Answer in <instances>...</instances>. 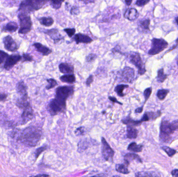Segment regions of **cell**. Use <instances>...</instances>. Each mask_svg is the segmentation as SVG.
I'll use <instances>...</instances> for the list:
<instances>
[{
	"label": "cell",
	"instance_id": "obj_38",
	"mask_svg": "<svg viewBox=\"0 0 178 177\" xmlns=\"http://www.w3.org/2000/svg\"><path fill=\"white\" fill-rule=\"evenodd\" d=\"M22 60L23 63L24 62H26V61H33V57H32L31 55H30L29 53H24L22 56Z\"/></svg>",
	"mask_w": 178,
	"mask_h": 177
},
{
	"label": "cell",
	"instance_id": "obj_51",
	"mask_svg": "<svg viewBox=\"0 0 178 177\" xmlns=\"http://www.w3.org/2000/svg\"><path fill=\"white\" fill-rule=\"evenodd\" d=\"M143 107H140V108H137V109L135 110V112L137 113H142V112L143 111Z\"/></svg>",
	"mask_w": 178,
	"mask_h": 177
},
{
	"label": "cell",
	"instance_id": "obj_36",
	"mask_svg": "<svg viewBox=\"0 0 178 177\" xmlns=\"http://www.w3.org/2000/svg\"><path fill=\"white\" fill-rule=\"evenodd\" d=\"M64 31L65 32H66L69 38H72L74 35H75L76 33L75 28H66V29H64Z\"/></svg>",
	"mask_w": 178,
	"mask_h": 177
},
{
	"label": "cell",
	"instance_id": "obj_46",
	"mask_svg": "<svg viewBox=\"0 0 178 177\" xmlns=\"http://www.w3.org/2000/svg\"><path fill=\"white\" fill-rule=\"evenodd\" d=\"M93 76L92 75H90L88 77V78L86 79V84L88 87H90L91 85L93 82Z\"/></svg>",
	"mask_w": 178,
	"mask_h": 177
},
{
	"label": "cell",
	"instance_id": "obj_17",
	"mask_svg": "<svg viewBox=\"0 0 178 177\" xmlns=\"http://www.w3.org/2000/svg\"><path fill=\"white\" fill-rule=\"evenodd\" d=\"M139 16V13L135 8H129L124 13V17L130 21L136 20Z\"/></svg>",
	"mask_w": 178,
	"mask_h": 177
},
{
	"label": "cell",
	"instance_id": "obj_40",
	"mask_svg": "<svg viewBox=\"0 0 178 177\" xmlns=\"http://www.w3.org/2000/svg\"><path fill=\"white\" fill-rule=\"evenodd\" d=\"M8 56L9 55H8V53L0 50V64H1L5 60H6V58H8Z\"/></svg>",
	"mask_w": 178,
	"mask_h": 177
},
{
	"label": "cell",
	"instance_id": "obj_52",
	"mask_svg": "<svg viewBox=\"0 0 178 177\" xmlns=\"http://www.w3.org/2000/svg\"><path fill=\"white\" fill-rule=\"evenodd\" d=\"M31 177H51L49 175L46 174H39L36 176H31Z\"/></svg>",
	"mask_w": 178,
	"mask_h": 177
},
{
	"label": "cell",
	"instance_id": "obj_41",
	"mask_svg": "<svg viewBox=\"0 0 178 177\" xmlns=\"http://www.w3.org/2000/svg\"><path fill=\"white\" fill-rule=\"evenodd\" d=\"M85 128L84 127H79L76 129L75 131V134L77 136L83 135V134H85Z\"/></svg>",
	"mask_w": 178,
	"mask_h": 177
},
{
	"label": "cell",
	"instance_id": "obj_27",
	"mask_svg": "<svg viewBox=\"0 0 178 177\" xmlns=\"http://www.w3.org/2000/svg\"><path fill=\"white\" fill-rule=\"evenodd\" d=\"M129 87V85H125V84H119L116 86L115 88L114 89V91L117 93V95L119 96L123 97L125 96L126 94L123 93V91L124 89L127 88Z\"/></svg>",
	"mask_w": 178,
	"mask_h": 177
},
{
	"label": "cell",
	"instance_id": "obj_20",
	"mask_svg": "<svg viewBox=\"0 0 178 177\" xmlns=\"http://www.w3.org/2000/svg\"><path fill=\"white\" fill-rule=\"evenodd\" d=\"M134 160H137V162L140 163H142L140 156L137 154L129 153L124 155V165H126V166H128L130 164V163Z\"/></svg>",
	"mask_w": 178,
	"mask_h": 177
},
{
	"label": "cell",
	"instance_id": "obj_4",
	"mask_svg": "<svg viewBox=\"0 0 178 177\" xmlns=\"http://www.w3.org/2000/svg\"><path fill=\"white\" fill-rule=\"evenodd\" d=\"M66 109V102L57 99L56 98L51 99L48 104V110L52 116L64 113Z\"/></svg>",
	"mask_w": 178,
	"mask_h": 177
},
{
	"label": "cell",
	"instance_id": "obj_7",
	"mask_svg": "<svg viewBox=\"0 0 178 177\" xmlns=\"http://www.w3.org/2000/svg\"><path fill=\"white\" fill-rule=\"evenodd\" d=\"M152 46L148 52L149 55H155L166 49L168 43L163 38H153L152 41Z\"/></svg>",
	"mask_w": 178,
	"mask_h": 177
},
{
	"label": "cell",
	"instance_id": "obj_30",
	"mask_svg": "<svg viewBox=\"0 0 178 177\" xmlns=\"http://www.w3.org/2000/svg\"><path fill=\"white\" fill-rule=\"evenodd\" d=\"M168 76L167 74L164 73V70L163 68L160 69L157 72V81L158 83H163L164 82Z\"/></svg>",
	"mask_w": 178,
	"mask_h": 177
},
{
	"label": "cell",
	"instance_id": "obj_5",
	"mask_svg": "<svg viewBox=\"0 0 178 177\" xmlns=\"http://www.w3.org/2000/svg\"><path fill=\"white\" fill-rule=\"evenodd\" d=\"M128 58L131 63L134 65L138 70V73L143 75L146 70L140 53L137 52H131L128 54Z\"/></svg>",
	"mask_w": 178,
	"mask_h": 177
},
{
	"label": "cell",
	"instance_id": "obj_10",
	"mask_svg": "<svg viewBox=\"0 0 178 177\" xmlns=\"http://www.w3.org/2000/svg\"><path fill=\"white\" fill-rule=\"evenodd\" d=\"M174 133L170 127V123L167 121H163L160 125V138L164 141L170 139V135Z\"/></svg>",
	"mask_w": 178,
	"mask_h": 177
},
{
	"label": "cell",
	"instance_id": "obj_26",
	"mask_svg": "<svg viewBox=\"0 0 178 177\" xmlns=\"http://www.w3.org/2000/svg\"><path fill=\"white\" fill-rule=\"evenodd\" d=\"M135 177H160V176L154 171H142L137 173Z\"/></svg>",
	"mask_w": 178,
	"mask_h": 177
},
{
	"label": "cell",
	"instance_id": "obj_45",
	"mask_svg": "<svg viewBox=\"0 0 178 177\" xmlns=\"http://www.w3.org/2000/svg\"><path fill=\"white\" fill-rule=\"evenodd\" d=\"M149 2V1H143V0L137 1L135 2V5L139 7H142L145 5Z\"/></svg>",
	"mask_w": 178,
	"mask_h": 177
},
{
	"label": "cell",
	"instance_id": "obj_24",
	"mask_svg": "<svg viewBox=\"0 0 178 177\" xmlns=\"http://www.w3.org/2000/svg\"><path fill=\"white\" fill-rule=\"evenodd\" d=\"M38 20L41 25L47 27L52 26L54 23L53 19L51 17H41L38 19Z\"/></svg>",
	"mask_w": 178,
	"mask_h": 177
},
{
	"label": "cell",
	"instance_id": "obj_29",
	"mask_svg": "<svg viewBox=\"0 0 178 177\" xmlns=\"http://www.w3.org/2000/svg\"><path fill=\"white\" fill-rule=\"evenodd\" d=\"M150 24V20L149 19H145L144 20H140L139 27L143 31H149V26Z\"/></svg>",
	"mask_w": 178,
	"mask_h": 177
},
{
	"label": "cell",
	"instance_id": "obj_57",
	"mask_svg": "<svg viewBox=\"0 0 178 177\" xmlns=\"http://www.w3.org/2000/svg\"><path fill=\"white\" fill-rule=\"evenodd\" d=\"M113 177H120L118 175H115V176H113Z\"/></svg>",
	"mask_w": 178,
	"mask_h": 177
},
{
	"label": "cell",
	"instance_id": "obj_39",
	"mask_svg": "<svg viewBox=\"0 0 178 177\" xmlns=\"http://www.w3.org/2000/svg\"><path fill=\"white\" fill-rule=\"evenodd\" d=\"M152 88L151 87H149L146 88L144 92V96L145 98V103L147 101L149 98L150 97V95L152 94Z\"/></svg>",
	"mask_w": 178,
	"mask_h": 177
},
{
	"label": "cell",
	"instance_id": "obj_35",
	"mask_svg": "<svg viewBox=\"0 0 178 177\" xmlns=\"http://www.w3.org/2000/svg\"><path fill=\"white\" fill-rule=\"evenodd\" d=\"M64 1H51V5L54 9H58L61 7L62 3Z\"/></svg>",
	"mask_w": 178,
	"mask_h": 177
},
{
	"label": "cell",
	"instance_id": "obj_48",
	"mask_svg": "<svg viewBox=\"0 0 178 177\" xmlns=\"http://www.w3.org/2000/svg\"><path fill=\"white\" fill-rule=\"evenodd\" d=\"M8 95L5 93H0V101H6Z\"/></svg>",
	"mask_w": 178,
	"mask_h": 177
},
{
	"label": "cell",
	"instance_id": "obj_31",
	"mask_svg": "<svg viewBox=\"0 0 178 177\" xmlns=\"http://www.w3.org/2000/svg\"><path fill=\"white\" fill-rule=\"evenodd\" d=\"M116 170L123 174H128L129 173V171L128 169L127 166H126V165L121 164H118L116 165Z\"/></svg>",
	"mask_w": 178,
	"mask_h": 177
},
{
	"label": "cell",
	"instance_id": "obj_1",
	"mask_svg": "<svg viewBox=\"0 0 178 177\" xmlns=\"http://www.w3.org/2000/svg\"><path fill=\"white\" fill-rule=\"evenodd\" d=\"M42 136L41 130L35 127L26 128L21 135L22 142L30 147H35L39 142Z\"/></svg>",
	"mask_w": 178,
	"mask_h": 177
},
{
	"label": "cell",
	"instance_id": "obj_53",
	"mask_svg": "<svg viewBox=\"0 0 178 177\" xmlns=\"http://www.w3.org/2000/svg\"><path fill=\"white\" fill-rule=\"evenodd\" d=\"M124 2H125V3H126V4L127 5H128V6H130L131 4L132 3V1H131H131H125Z\"/></svg>",
	"mask_w": 178,
	"mask_h": 177
},
{
	"label": "cell",
	"instance_id": "obj_22",
	"mask_svg": "<svg viewBox=\"0 0 178 177\" xmlns=\"http://www.w3.org/2000/svg\"><path fill=\"white\" fill-rule=\"evenodd\" d=\"M121 122H123V124H125L126 125H127V126H129L133 127L140 125L142 123L141 120L135 121V120H134L131 118H130L129 116H128L124 119H122Z\"/></svg>",
	"mask_w": 178,
	"mask_h": 177
},
{
	"label": "cell",
	"instance_id": "obj_15",
	"mask_svg": "<svg viewBox=\"0 0 178 177\" xmlns=\"http://www.w3.org/2000/svg\"><path fill=\"white\" fill-rule=\"evenodd\" d=\"M72 40L76 42L77 44H79V43L89 44L93 42V40L89 36L81 33H79L74 35Z\"/></svg>",
	"mask_w": 178,
	"mask_h": 177
},
{
	"label": "cell",
	"instance_id": "obj_19",
	"mask_svg": "<svg viewBox=\"0 0 178 177\" xmlns=\"http://www.w3.org/2000/svg\"><path fill=\"white\" fill-rule=\"evenodd\" d=\"M33 46L35 48L38 52L41 53L43 56H48L52 52V49L40 43H34Z\"/></svg>",
	"mask_w": 178,
	"mask_h": 177
},
{
	"label": "cell",
	"instance_id": "obj_3",
	"mask_svg": "<svg viewBox=\"0 0 178 177\" xmlns=\"http://www.w3.org/2000/svg\"><path fill=\"white\" fill-rule=\"evenodd\" d=\"M20 28L18 30L19 34H27L29 33L32 28V23L30 16L26 13L20 12L18 15Z\"/></svg>",
	"mask_w": 178,
	"mask_h": 177
},
{
	"label": "cell",
	"instance_id": "obj_28",
	"mask_svg": "<svg viewBox=\"0 0 178 177\" xmlns=\"http://www.w3.org/2000/svg\"><path fill=\"white\" fill-rule=\"evenodd\" d=\"M143 150V145L137 144L135 142H132L128 147V150L134 152H140Z\"/></svg>",
	"mask_w": 178,
	"mask_h": 177
},
{
	"label": "cell",
	"instance_id": "obj_25",
	"mask_svg": "<svg viewBox=\"0 0 178 177\" xmlns=\"http://www.w3.org/2000/svg\"><path fill=\"white\" fill-rule=\"evenodd\" d=\"M60 79L62 82L67 83L69 84H72L75 83L76 81V76L74 74L62 75L60 77Z\"/></svg>",
	"mask_w": 178,
	"mask_h": 177
},
{
	"label": "cell",
	"instance_id": "obj_49",
	"mask_svg": "<svg viewBox=\"0 0 178 177\" xmlns=\"http://www.w3.org/2000/svg\"><path fill=\"white\" fill-rule=\"evenodd\" d=\"M107 174H105V173H101V174H95L94 176L91 177H107Z\"/></svg>",
	"mask_w": 178,
	"mask_h": 177
},
{
	"label": "cell",
	"instance_id": "obj_14",
	"mask_svg": "<svg viewBox=\"0 0 178 177\" xmlns=\"http://www.w3.org/2000/svg\"><path fill=\"white\" fill-rule=\"evenodd\" d=\"M16 92L20 96V98L28 99V94L27 86L23 81H20L16 85Z\"/></svg>",
	"mask_w": 178,
	"mask_h": 177
},
{
	"label": "cell",
	"instance_id": "obj_55",
	"mask_svg": "<svg viewBox=\"0 0 178 177\" xmlns=\"http://www.w3.org/2000/svg\"><path fill=\"white\" fill-rule=\"evenodd\" d=\"M175 21H176V23H177V25L178 26V17H176L175 18Z\"/></svg>",
	"mask_w": 178,
	"mask_h": 177
},
{
	"label": "cell",
	"instance_id": "obj_16",
	"mask_svg": "<svg viewBox=\"0 0 178 177\" xmlns=\"http://www.w3.org/2000/svg\"><path fill=\"white\" fill-rule=\"evenodd\" d=\"M34 115V110L32 109V107L31 105H28V107L24 109L23 112L22 113V119L23 122L24 123H26L33 119Z\"/></svg>",
	"mask_w": 178,
	"mask_h": 177
},
{
	"label": "cell",
	"instance_id": "obj_23",
	"mask_svg": "<svg viewBox=\"0 0 178 177\" xmlns=\"http://www.w3.org/2000/svg\"><path fill=\"white\" fill-rule=\"evenodd\" d=\"M138 130L133 126H128L127 127V138L128 139H135L138 136Z\"/></svg>",
	"mask_w": 178,
	"mask_h": 177
},
{
	"label": "cell",
	"instance_id": "obj_2",
	"mask_svg": "<svg viewBox=\"0 0 178 177\" xmlns=\"http://www.w3.org/2000/svg\"><path fill=\"white\" fill-rule=\"evenodd\" d=\"M48 2L45 1L26 0L22 1L19 5L18 11L22 12L29 13L41 9Z\"/></svg>",
	"mask_w": 178,
	"mask_h": 177
},
{
	"label": "cell",
	"instance_id": "obj_8",
	"mask_svg": "<svg viewBox=\"0 0 178 177\" xmlns=\"http://www.w3.org/2000/svg\"><path fill=\"white\" fill-rule=\"evenodd\" d=\"M101 141L102 144V153L104 159L106 161L112 162L115 152L109 145V144H108L104 138L102 137Z\"/></svg>",
	"mask_w": 178,
	"mask_h": 177
},
{
	"label": "cell",
	"instance_id": "obj_34",
	"mask_svg": "<svg viewBox=\"0 0 178 177\" xmlns=\"http://www.w3.org/2000/svg\"><path fill=\"white\" fill-rule=\"evenodd\" d=\"M161 149H163L164 151L166 152V153L168 154V155L170 157H172L176 153V151L172 149L169 148L168 147H161Z\"/></svg>",
	"mask_w": 178,
	"mask_h": 177
},
{
	"label": "cell",
	"instance_id": "obj_42",
	"mask_svg": "<svg viewBox=\"0 0 178 177\" xmlns=\"http://www.w3.org/2000/svg\"><path fill=\"white\" fill-rule=\"evenodd\" d=\"M46 149H47L46 146H43V147H40L39 148L37 149L35 152V158L37 159L39 157V156L42 153L45 151V150H46Z\"/></svg>",
	"mask_w": 178,
	"mask_h": 177
},
{
	"label": "cell",
	"instance_id": "obj_9",
	"mask_svg": "<svg viewBox=\"0 0 178 177\" xmlns=\"http://www.w3.org/2000/svg\"><path fill=\"white\" fill-rule=\"evenodd\" d=\"M120 78L123 82L132 83L135 79V72L134 69L129 67H125L121 71Z\"/></svg>",
	"mask_w": 178,
	"mask_h": 177
},
{
	"label": "cell",
	"instance_id": "obj_32",
	"mask_svg": "<svg viewBox=\"0 0 178 177\" xmlns=\"http://www.w3.org/2000/svg\"><path fill=\"white\" fill-rule=\"evenodd\" d=\"M169 93V90L166 89H161L158 90L157 96L160 100H164Z\"/></svg>",
	"mask_w": 178,
	"mask_h": 177
},
{
	"label": "cell",
	"instance_id": "obj_44",
	"mask_svg": "<svg viewBox=\"0 0 178 177\" xmlns=\"http://www.w3.org/2000/svg\"><path fill=\"white\" fill-rule=\"evenodd\" d=\"M171 129L172 131H175V130H178V119L175 120L172 122L170 123Z\"/></svg>",
	"mask_w": 178,
	"mask_h": 177
},
{
	"label": "cell",
	"instance_id": "obj_47",
	"mask_svg": "<svg viewBox=\"0 0 178 177\" xmlns=\"http://www.w3.org/2000/svg\"><path fill=\"white\" fill-rule=\"evenodd\" d=\"M108 99L112 102H114V103H116V104H119L120 105H123V104L121 102H119L118 101L117 98L114 97L109 96L108 97Z\"/></svg>",
	"mask_w": 178,
	"mask_h": 177
},
{
	"label": "cell",
	"instance_id": "obj_56",
	"mask_svg": "<svg viewBox=\"0 0 178 177\" xmlns=\"http://www.w3.org/2000/svg\"><path fill=\"white\" fill-rule=\"evenodd\" d=\"M177 66H178V56L177 58Z\"/></svg>",
	"mask_w": 178,
	"mask_h": 177
},
{
	"label": "cell",
	"instance_id": "obj_33",
	"mask_svg": "<svg viewBox=\"0 0 178 177\" xmlns=\"http://www.w3.org/2000/svg\"><path fill=\"white\" fill-rule=\"evenodd\" d=\"M46 81L49 83V85L46 86V87H45V88L47 90H50L51 89L55 87L58 85L57 81H56L55 79H54V78L47 79H46Z\"/></svg>",
	"mask_w": 178,
	"mask_h": 177
},
{
	"label": "cell",
	"instance_id": "obj_21",
	"mask_svg": "<svg viewBox=\"0 0 178 177\" xmlns=\"http://www.w3.org/2000/svg\"><path fill=\"white\" fill-rule=\"evenodd\" d=\"M18 29V25L16 22H11L7 23L4 26L2 29L3 32L13 33L17 30Z\"/></svg>",
	"mask_w": 178,
	"mask_h": 177
},
{
	"label": "cell",
	"instance_id": "obj_11",
	"mask_svg": "<svg viewBox=\"0 0 178 177\" xmlns=\"http://www.w3.org/2000/svg\"><path fill=\"white\" fill-rule=\"evenodd\" d=\"M21 60H22V57L20 55L14 54L9 55L5 61L4 68L6 70H9Z\"/></svg>",
	"mask_w": 178,
	"mask_h": 177
},
{
	"label": "cell",
	"instance_id": "obj_13",
	"mask_svg": "<svg viewBox=\"0 0 178 177\" xmlns=\"http://www.w3.org/2000/svg\"><path fill=\"white\" fill-rule=\"evenodd\" d=\"M44 33L49 35L52 40H53L54 43H57L61 40H64V37L61 35L59 30L57 29H51L46 30Z\"/></svg>",
	"mask_w": 178,
	"mask_h": 177
},
{
	"label": "cell",
	"instance_id": "obj_43",
	"mask_svg": "<svg viewBox=\"0 0 178 177\" xmlns=\"http://www.w3.org/2000/svg\"><path fill=\"white\" fill-rule=\"evenodd\" d=\"M70 12H71V15H78L80 14V10L77 6H73L71 8Z\"/></svg>",
	"mask_w": 178,
	"mask_h": 177
},
{
	"label": "cell",
	"instance_id": "obj_50",
	"mask_svg": "<svg viewBox=\"0 0 178 177\" xmlns=\"http://www.w3.org/2000/svg\"><path fill=\"white\" fill-rule=\"evenodd\" d=\"M171 174L173 177H178V169H175L172 170Z\"/></svg>",
	"mask_w": 178,
	"mask_h": 177
},
{
	"label": "cell",
	"instance_id": "obj_18",
	"mask_svg": "<svg viewBox=\"0 0 178 177\" xmlns=\"http://www.w3.org/2000/svg\"><path fill=\"white\" fill-rule=\"evenodd\" d=\"M59 70L61 73L72 74L74 73V67L68 63H63L59 64Z\"/></svg>",
	"mask_w": 178,
	"mask_h": 177
},
{
	"label": "cell",
	"instance_id": "obj_54",
	"mask_svg": "<svg viewBox=\"0 0 178 177\" xmlns=\"http://www.w3.org/2000/svg\"><path fill=\"white\" fill-rule=\"evenodd\" d=\"M82 1L84 2V3H94V1Z\"/></svg>",
	"mask_w": 178,
	"mask_h": 177
},
{
	"label": "cell",
	"instance_id": "obj_37",
	"mask_svg": "<svg viewBox=\"0 0 178 177\" xmlns=\"http://www.w3.org/2000/svg\"><path fill=\"white\" fill-rule=\"evenodd\" d=\"M97 56L95 53H90L86 57V61L88 63H92L97 59Z\"/></svg>",
	"mask_w": 178,
	"mask_h": 177
},
{
	"label": "cell",
	"instance_id": "obj_6",
	"mask_svg": "<svg viewBox=\"0 0 178 177\" xmlns=\"http://www.w3.org/2000/svg\"><path fill=\"white\" fill-rule=\"evenodd\" d=\"M75 91L74 86H61L56 89L55 98L66 102L68 98L73 95Z\"/></svg>",
	"mask_w": 178,
	"mask_h": 177
},
{
	"label": "cell",
	"instance_id": "obj_12",
	"mask_svg": "<svg viewBox=\"0 0 178 177\" xmlns=\"http://www.w3.org/2000/svg\"><path fill=\"white\" fill-rule=\"evenodd\" d=\"M3 44L4 45L5 49L11 52H15L19 48V46L14 41L12 37L8 35L3 38Z\"/></svg>",
	"mask_w": 178,
	"mask_h": 177
},
{
	"label": "cell",
	"instance_id": "obj_58",
	"mask_svg": "<svg viewBox=\"0 0 178 177\" xmlns=\"http://www.w3.org/2000/svg\"><path fill=\"white\" fill-rule=\"evenodd\" d=\"M177 41V43H178V39H177V41Z\"/></svg>",
	"mask_w": 178,
	"mask_h": 177
}]
</instances>
